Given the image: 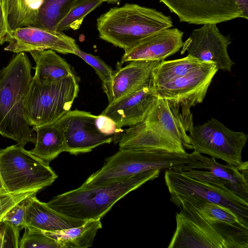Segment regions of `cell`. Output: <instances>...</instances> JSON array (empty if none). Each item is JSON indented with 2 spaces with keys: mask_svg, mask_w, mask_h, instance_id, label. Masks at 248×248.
Wrapping results in <instances>:
<instances>
[{
  "mask_svg": "<svg viewBox=\"0 0 248 248\" xmlns=\"http://www.w3.org/2000/svg\"><path fill=\"white\" fill-rule=\"evenodd\" d=\"M193 155L202 163V169L223 180L230 190L248 202V176L242 173L237 167L220 164L213 157H208L194 151Z\"/></svg>",
  "mask_w": 248,
  "mask_h": 248,
  "instance_id": "obj_22",
  "label": "cell"
},
{
  "mask_svg": "<svg viewBox=\"0 0 248 248\" xmlns=\"http://www.w3.org/2000/svg\"><path fill=\"white\" fill-rule=\"evenodd\" d=\"M240 9L242 18L248 19V0H234Z\"/></svg>",
  "mask_w": 248,
  "mask_h": 248,
  "instance_id": "obj_37",
  "label": "cell"
},
{
  "mask_svg": "<svg viewBox=\"0 0 248 248\" xmlns=\"http://www.w3.org/2000/svg\"><path fill=\"white\" fill-rule=\"evenodd\" d=\"M180 22L191 24H218L242 17L234 0H159Z\"/></svg>",
  "mask_w": 248,
  "mask_h": 248,
  "instance_id": "obj_14",
  "label": "cell"
},
{
  "mask_svg": "<svg viewBox=\"0 0 248 248\" xmlns=\"http://www.w3.org/2000/svg\"><path fill=\"white\" fill-rule=\"evenodd\" d=\"M184 32L177 28H168L151 34L125 49L118 64L133 61H164L182 47Z\"/></svg>",
  "mask_w": 248,
  "mask_h": 248,
  "instance_id": "obj_16",
  "label": "cell"
},
{
  "mask_svg": "<svg viewBox=\"0 0 248 248\" xmlns=\"http://www.w3.org/2000/svg\"><path fill=\"white\" fill-rule=\"evenodd\" d=\"M75 53V55L81 58L94 69L102 81V86L110 82L114 72L98 56L82 51L79 46Z\"/></svg>",
  "mask_w": 248,
  "mask_h": 248,
  "instance_id": "obj_31",
  "label": "cell"
},
{
  "mask_svg": "<svg viewBox=\"0 0 248 248\" xmlns=\"http://www.w3.org/2000/svg\"><path fill=\"white\" fill-rule=\"evenodd\" d=\"M188 137L190 150L197 153L220 159L233 166L243 162L242 152L248 135L229 129L216 119L212 118L202 124L193 126Z\"/></svg>",
  "mask_w": 248,
  "mask_h": 248,
  "instance_id": "obj_8",
  "label": "cell"
},
{
  "mask_svg": "<svg viewBox=\"0 0 248 248\" xmlns=\"http://www.w3.org/2000/svg\"><path fill=\"white\" fill-rule=\"evenodd\" d=\"M33 194L26 199L25 228L43 232H53L79 226L86 221L75 219L49 207Z\"/></svg>",
  "mask_w": 248,
  "mask_h": 248,
  "instance_id": "obj_19",
  "label": "cell"
},
{
  "mask_svg": "<svg viewBox=\"0 0 248 248\" xmlns=\"http://www.w3.org/2000/svg\"><path fill=\"white\" fill-rule=\"evenodd\" d=\"M172 26L170 16L133 3L111 8L96 20L99 38L124 50L151 34Z\"/></svg>",
  "mask_w": 248,
  "mask_h": 248,
  "instance_id": "obj_5",
  "label": "cell"
},
{
  "mask_svg": "<svg viewBox=\"0 0 248 248\" xmlns=\"http://www.w3.org/2000/svg\"><path fill=\"white\" fill-rule=\"evenodd\" d=\"M103 2L102 0H78L60 22L57 30L62 31L78 29L84 17Z\"/></svg>",
  "mask_w": 248,
  "mask_h": 248,
  "instance_id": "obj_29",
  "label": "cell"
},
{
  "mask_svg": "<svg viewBox=\"0 0 248 248\" xmlns=\"http://www.w3.org/2000/svg\"><path fill=\"white\" fill-rule=\"evenodd\" d=\"M177 207L180 211L168 248H248V226L220 221L187 202Z\"/></svg>",
  "mask_w": 248,
  "mask_h": 248,
  "instance_id": "obj_1",
  "label": "cell"
},
{
  "mask_svg": "<svg viewBox=\"0 0 248 248\" xmlns=\"http://www.w3.org/2000/svg\"><path fill=\"white\" fill-rule=\"evenodd\" d=\"M19 248H62L58 241L38 230L25 228Z\"/></svg>",
  "mask_w": 248,
  "mask_h": 248,
  "instance_id": "obj_30",
  "label": "cell"
},
{
  "mask_svg": "<svg viewBox=\"0 0 248 248\" xmlns=\"http://www.w3.org/2000/svg\"><path fill=\"white\" fill-rule=\"evenodd\" d=\"M218 70L213 63L204 62L186 73L154 87L158 97L194 107L202 102Z\"/></svg>",
  "mask_w": 248,
  "mask_h": 248,
  "instance_id": "obj_12",
  "label": "cell"
},
{
  "mask_svg": "<svg viewBox=\"0 0 248 248\" xmlns=\"http://www.w3.org/2000/svg\"><path fill=\"white\" fill-rule=\"evenodd\" d=\"M24 147L17 143L0 150V177L10 193L38 192L58 177L49 163Z\"/></svg>",
  "mask_w": 248,
  "mask_h": 248,
  "instance_id": "obj_6",
  "label": "cell"
},
{
  "mask_svg": "<svg viewBox=\"0 0 248 248\" xmlns=\"http://www.w3.org/2000/svg\"><path fill=\"white\" fill-rule=\"evenodd\" d=\"M78 92L74 74L45 84L32 79L24 100V112L29 123L32 127L55 123L70 110Z\"/></svg>",
  "mask_w": 248,
  "mask_h": 248,
  "instance_id": "obj_7",
  "label": "cell"
},
{
  "mask_svg": "<svg viewBox=\"0 0 248 248\" xmlns=\"http://www.w3.org/2000/svg\"><path fill=\"white\" fill-rule=\"evenodd\" d=\"M202 163L193 152L180 153L165 151L119 149L107 158L103 167L91 174L81 186H98L152 170L187 171L202 169Z\"/></svg>",
  "mask_w": 248,
  "mask_h": 248,
  "instance_id": "obj_4",
  "label": "cell"
},
{
  "mask_svg": "<svg viewBox=\"0 0 248 248\" xmlns=\"http://www.w3.org/2000/svg\"><path fill=\"white\" fill-rule=\"evenodd\" d=\"M0 225L3 233L2 248H19L20 231L6 221H2Z\"/></svg>",
  "mask_w": 248,
  "mask_h": 248,
  "instance_id": "obj_34",
  "label": "cell"
},
{
  "mask_svg": "<svg viewBox=\"0 0 248 248\" xmlns=\"http://www.w3.org/2000/svg\"><path fill=\"white\" fill-rule=\"evenodd\" d=\"M3 244V233L2 228L0 225V248H2Z\"/></svg>",
  "mask_w": 248,
  "mask_h": 248,
  "instance_id": "obj_38",
  "label": "cell"
},
{
  "mask_svg": "<svg viewBox=\"0 0 248 248\" xmlns=\"http://www.w3.org/2000/svg\"><path fill=\"white\" fill-rule=\"evenodd\" d=\"M217 24L206 23L193 30L184 42L181 54L187 52L188 56L211 62L218 69L230 72L234 62L229 56L227 48L232 41L229 36L219 31Z\"/></svg>",
  "mask_w": 248,
  "mask_h": 248,
  "instance_id": "obj_13",
  "label": "cell"
},
{
  "mask_svg": "<svg viewBox=\"0 0 248 248\" xmlns=\"http://www.w3.org/2000/svg\"><path fill=\"white\" fill-rule=\"evenodd\" d=\"M158 96L153 84L132 92L109 104L101 114L112 119L119 128L143 121Z\"/></svg>",
  "mask_w": 248,
  "mask_h": 248,
  "instance_id": "obj_17",
  "label": "cell"
},
{
  "mask_svg": "<svg viewBox=\"0 0 248 248\" xmlns=\"http://www.w3.org/2000/svg\"><path fill=\"white\" fill-rule=\"evenodd\" d=\"M78 0H44L35 27L57 31L60 22Z\"/></svg>",
  "mask_w": 248,
  "mask_h": 248,
  "instance_id": "obj_27",
  "label": "cell"
},
{
  "mask_svg": "<svg viewBox=\"0 0 248 248\" xmlns=\"http://www.w3.org/2000/svg\"><path fill=\"white\" fill-rule=\"evenodd\" d=\"M160 171H147L98 186H80L54 197L46 203L53 210L75 219H100L120 199L157 178Z\"/></svg>",
  "mask_w": 248,
  "mask_h": 248,
  "instance_id": "obj_3",
  "label": "cell"
},
{
  "mask_svg": "<svg viewBox=\"0 0 248 248\" xmlns=\"http://www.w3.org/2000/svg\"><path fill=\"white\" fill-rule=\"evenodd\" d=\"M36 63L32 80L40 84L60 81L74 73L66 61L52 49L29 52Z\"/></svg>",
  "mask_w": 248,
  "mask_h": 248,
  "instance_id": "obj_21",
  "label": "cell"
},
{
  "mask_svg": "<svg viewBox=\"0 0 248 248\" xmlns=\"http://www.w3.org/2000/svg\"><path fill=\"white\" fill-rule=\"evenodd\" d=\"M44 0H9V22L11 30L34 26Z\"/></svg>",
  "mask_w": 248,
  "mask_h": 248,
  "instance_id": "obj_26",
  "label": "cell"
},
{
  "mask_svg": "<svg viewBox=\"0 0 248 248\" xmlns=\"http://www.w3.org/2000/svg\"><path fill=\"white\" fill-rule=\"evenodd\" d=\"M102 0L103 2H107L109 3H116L119 2L121 0Z\"/></svg>",
  "mask_w": 248,
  "mask_h": 248,
  "instance_id": "obj_39",
  "label": "cell"
},
{
  "mask_svg": "<svg viewBox=\"0 0 248 248\" xmlns=\"http://www.w3.org/2000/svg\"><path fill=\"white\" fill-rule=\"evenodd\" d=\"M190 108L184 103L158 97L144 121L175 143L190 149L188 133L194 126Z\"/></svg>",
  "mask_w": 248,
  "mask_h": 248,
  "instance_id": "obj_10",
  "label": "cell"
},
{
  "mask_svg": "<svg viewBox=\"0 0 248 248\" xmlns=\"http://www.w3.org/2000/svg\"><path fill=\"white\" fill-rule=\"evenodd\" d=\"M96 116L78 110H69L55 123L63 130L65 152L77 155L88 153L96 147L120 139L122 134L108 135L95 124Z\"/></svg>",
  "mask_w": 248,
  "mask_h": 248,
  "instance_id": "obj_11",
  "label": "cell"
},
{
  "mask_svg": "<svg viewBox=\"0 0 248 248\" xmlns=\"http://www.w3.org/2000/svg\"><path fill=\"white\" fill-rule=\"evenodd\" d=\"M101 228L100 219H91L79 226L43 232L57 240L62 248H86L92 246L98 231Z\"/></svg>",
  "mask_w": 248,
  "mask_h": 248,
  "instance_id": "obj_24",
  "label": "cell"
},
{
  "mask_svg": "<svg viewBox=\"0 0 248 248\" xmlns=\"http://www.w3.org/2000/svg\"><path fill=\"white\" fill-rule=\"evenodd\" d=\"M11 31L9 22V0H0V46L6 42Z\"/></svg>",
  "mask_w": 248,
  "mask_h": 248,
  "instance_id": "obj_35",
  "label": "cell"
},
{
  "mask_svg": "<svg viewBox=\"0 0 248 248\" xmlns=\"http://www.w3.org/2000/svg\"><path fill=\"white\" fill-rule=\"evenodd\" d=\"M26 199L21 201L11 208L2 219V221L9 222L20 232L22 229L25 228V214Z\"/></svg>",
  "mask_w": 248,
  "mask_h": 248,
  "instance_id": "obj_33",
  "label": "cell"
},
{
  "mask_svg": "<svg viewBox=\"0 0 248 248\" xmlns=\"http://www.w3.org/2000/svg\"><path fill=\"white\" fill-rule=\"evenodd\" d=\"M95 124L98 129L105 135L120 134L123 132L112 119L101 114L96 116Z\"/></svg>",
  "mask_w": 248,
  "mask_h": 248,
  "instance_id": "obj_36",
  "label": "cell"
},
{
  "mask_svg": "<svg viewBox=\"0 0 248 248\" xmlns=\"http://www.w3.org/2000/svg\"><path fill=\"white\" fill-rule=\"evenodd\" d=\"M119 146V149L186 152L183 146L150 127L144 121L125 130L120 139Z\"/></svg>",
  "mask_w": 248,
  "mask_h": 248,
  "instance_id": "obj_20",
  "label": "cell"
},
{
  "mask_svg": "<svg viewBox=\"0 0 248 248\" xmlns=\"http://www.w3.org/2000/svg\"><path fill=\"white\" fill-rule=\"evenodd\" d=\"M38 192L30 191L19 193L0 192V224L7 212L14 206Z\"/></svg>",
  "mask_w": 248,
  "mask_h": 248,
  "instance_id": "obj_32",
  "label": "cell"
},
{
  "mask_svg": "<svg viewBox=\"0 0 248 248\" xmlns=\"http://www.w3.org/2000/svg\"><path fill=\"white\" fill-rule=\"evenodd\" d=\"M5 51L14 53L52 49L64 54H75L78 47L76 40L62 31L35 26L17 28L10 31Z\"/></svg>",
  "mask_w": 248,
  "mask_h": 248,
  "instance_id": "obj_15",
  "label": "cell"
},
{
  "mask_svg": "<svg viewBox=\"0 0 248 248\" xmlns=\"http://www.w3.org/2000/svg\"><path fill=\"white\" fill-rule=\"evenodd\" d=\"M31 65L17 53L0 72V134L24 146L36 137L24 109V100L32 79Z\"/></svg>",
  "mask_w": 248,
  "mask_h": 248,
  "instance_id": "obj_2",
  "label": "cell"
},
{
  "mask_svg": "<svg viewBox=\"0 0 248 248\" xmlns=\"http://www.w3.org/2000/svg\"><path fill=\"white\" fill-rule=\"evenodd\" d=\"M161 61H133L113 73L110 82L102 86L108 104L136 90L153 84L152 73Z\"/></svg>",
  "mask_w": 248,
  "mask_h": 248,
  "instance_id": "obj_18",
  "label": "cell"
},
{
  "mask_svg": "<svg viewBox=\"0 0 248 248\" xmlns=\"http://www.w3.org/2000/svg\"><path fill=\"white\" fill-rule=\"evenodd\" d=\"M204 62L189 56L174 60L162 61L152 73L153 85L155 87L184 75Z\"/></svg>",
  "mask_w": 248,
  "mask_h": 248,
  "instance_id": "obj_25",
  "label": "cell"
},
{
  "mask_svg": "<svg viewBox=\"0 0 248 248\" xmlns=\"http://www.w3.org/2000/svg\"><path fill=\"white\" fill-rule=\"evenodd\" d=\"M36 132L35 145L30 152L49 163L63 152L66 145L63 130L55 123L33 127Z\"/></svg>",
  "mask_w": 248,
  "mask_h": 248,
  "instance_id": "obj_23",
  "label": "cell"
},
{
  "mask_svg": "<svg viewBox=\"0 0 248 248\" xmlns=\"http://www.w3.org/2000/svg\"><path fill=\"white\" fill-rule=\"evenodd\" d=\"M6 192L4 188L3 185L2 183L0 177V192Z\"/></svg>",
  "mask_w": 248,
  "mask_h": 248,
  "instance_id": "obj_40",
  "label": "cell"
},
{
  "mask_svg": "<svg viewBox=\"0 0 248 248\" xmlns=\"http://www.w3.org/2000/svg\"><path fill=\"white\" fill-rule=\"evenodd\" d=\"M164 178L173 203L188 197H198L224 206L248 222V202L228 187H218L199 181L182 171L167 170Z\"/></svg>",
  "mask_w": 248,
  "mask_h": 248,
  "instance_id": "obj_9",
  "label": "cell"
},
{
  "mask_svg": "<svg viewBox=\"0 0 248 248\" xmlns=\"http://www.w3.org/2000/svg\"><path fill=\"white\" fill-rule=\"evenodd\" d=\"M187 202L207 216L232 224L248 226V222L228 208L196 197H188L173 203L177 207L182 202Z\"/></svg>",
  "mask_w": 248,
  "mask_h": 248,
  "instance_id": "obj_28",
  "label": "cell"
}]
</instances>
